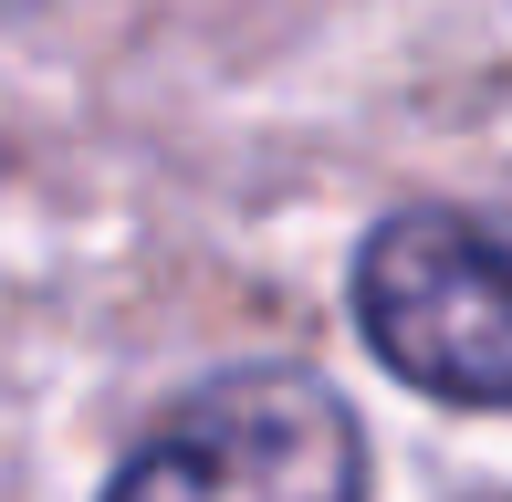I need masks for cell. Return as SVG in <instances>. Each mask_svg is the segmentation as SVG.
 I'll use <instances>...</instances> for the list:
<instances>
[{
    "label": "cell",
    "instance_id": "obj_1",
    "mask_svg": "<svg viewBox=\"0 0 512 502\" xmlns=\"http://www.w3.org/2000/svg\"><path fill=\"white\" fill-rule=\"evenodd\" d=\"M105 502H366V429L314 367H230L115 461Z\"/></svg>",
    "mask_w": 512,
    "mask_h": 502
},
{
    "label": "cell",
    "instance_id": "obj_2",
    "mask_svg": "<svg viewBox=\"0 0 512 502\" xmlns=\"http://www.w3.org/2000/svg\"><path fill=\"white\" fill-rule=\"evenodd\" d=\"M356 325L418 398L512 408V241L471 210L377 220L356 251Z\"/></svg>",
    "mask_w": 512,
    "mask_h": 502
}]
</instances>
